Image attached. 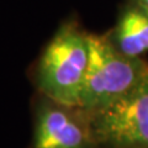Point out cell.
<instances>
[{"mask_svg": "<svg viewBox=\"0 0 148 148\" xmlns=\"http://www.w3.org/2000/svg\"><path fill=\"white\" fill-rule=\"evenodd\" d=\"M89 64L78 109L90 114L137 89L148 79V63L128 57L111 42L109 35H88Z\"/></svg>", "mask_w": 148, "mask_h": 148, "instance_id": "6da1fadb", "label": "cell"}, {"mask_svg": "<svg viewBox=\"0 0 148 148\" xmlns=\"http://www.w3.org/2000/svg\"><path fill=\"white\" fill-rule=\"evenodd\" d=\"M74 22L59 27L37 67V86L51 101L78 109L89 64V41Z\"/></svg>", "mask_w": 148, "mask_h": 148, "instance_id": "7a4b0ae2", "label": "cell"}, {"mask_svg": "<svg viewBox=\"0 0 148 148\" xmlns=\"http://www.w3.org/2000/svg\"><path fill=\"white\" fill-rule=\"evenodd\" d=\"M85 115L95 146L148 148V79L127 95Z\"/></svg>", "mask_w": 148, "mask_h": 148, "instance_id": "3957f363", "label": "cell"}, {"mask_svg": "<svg viewBox=\"0 0 148 148\" xmlns=\"http://www.w3.org/2000/svg\"><path fill=\"white\" fill-rule=\"evenodd\" d=\"M86 115L48 100L37 112L32 148H94Z\"/></svg>", "mask_w": 148, "mask_h": 148, "instance_id": "277c9868", "label": "cell"}, {"mask_svg": "<svg viewBox=\"0 0 148 148\" xmlns=\"http://www.w3.org/2000/svg\"><path fill=\"white\" fill-rule=\"evenodd\" d=\"M120 52L128 57H141L148 52V10L133 3L119 17L109 35Z\"/></svg>", "mask_w": 148, "mask_h": 148, "instance_id": "5b68a950", "label": "cell"}, {"mask_svg": "<svg viewBox=\"0 0 148 148\" xmlns=\"http://www.w3.org/2000/svg\"><path fill=\"white\" fill-rule=\"evenodd\" d=\"M135 3L138 4L140 6H142L143 9L148 10V0H135Z\"/></svg>", "mask_w": 148, "mask_h": 148, "instance_id": "8992f818", "label": "cell"}]
</instances>
